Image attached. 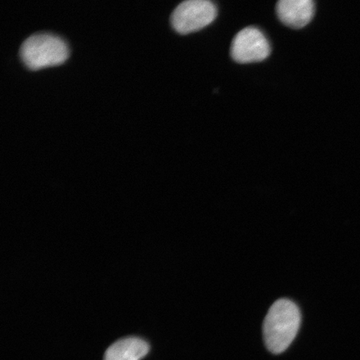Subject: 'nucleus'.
I'll use <instances>...</instances> for the list:
<instances>
[{
	"instance_id": "nucleus-2",
	"label": "nucleus",
	"mask_w": 360,
	"mask_h": 360,
	"mask_svg": "<svg viewBox=\"0 0 360 360\" xmlns=\"http://www.w3.org/2000/svg\"><path fill=\"white\" fill-rule=\"evenodd\" d=\"M69 56V49L64 39L51 33H35L25 39L20 45V56L30 70L62 64Z\"/></svg>"
},
{
	"instance_id": "nucleus-3",
	"label": "nucleus",
	"mask_w": 360,
	"mask_h": 360,
	"mask_svg": "<svg viewBox=\"0 0 360 360\" xmlns=\"http://www.w3.org/2000/svg\"><path fill=\"white\" fill-rule=\"evenodd\" d=\"M217 15V8L209 0H186L174 8L170 22L176 32L186 34L210 25Z\"/></svg>"
},
{
	"instance_id": "nucleus-5",
	"label": "nucleus",
	"mask_w": 360,
	"mask_h": 360,
	"mask_svg": "<svg viewBox=\"0 0 360 360\" xmlns=\"http://www.w3.org/2000/svg\"><path fill=\"white\" fill-rule=\"evenodd\" d=\"M276 12L283 25L292 29L304 28L312 20L315 6L312 0H281Z\"/></svg>"
},
{
	"instance_id": "nucleus-1",
	"label": "nucleus",
	"mask_w": 360,
	"mask_h": 360,
	"mask_svg": "<svg viewBox=\"0 0 360 360\" xmlns=\"http://www.w3.org/2000/svg\"><path fill=\"white\" fill-rule=\"evenodd\" d=\"M300 323L298 306L290 300H277L270 307L263 326L264 343L270 352L281 354L289 348Z\"/></svg>"
},
{
	"instance_id": "nucleus-4",
	"label": "nucleus",
	"mask_w": 360,
	"mask_h": 360,
	"mask_svg": "<svg viewBox=\"0 0 360 360\" xmlns=\"http://www.w3.org/2000/svg\"><path fill=\"white\" fill-rule=\"evenodd\" d=\"M271 48L269 40L255 27H247L233 38L231 53L233 60L240 64H250L267 58Z\"/></svg>"
},
{
	"instance_id": "nucleus-6",
	"label": "nucleus",
	"mask_w": 360,
	"mask_h": 360,
	"mask_svg": "<svg viewBox=\"0 0 360 360\" xmlns=\"http://www.w3.org/2000/svg\"><path fill=\"white\" fill-rule=\"evenodd\" d=\"M150 346L139 338H127L112 345L107 349L103 360H139L145 357Z\"/></svg>"
}]
</instances>
